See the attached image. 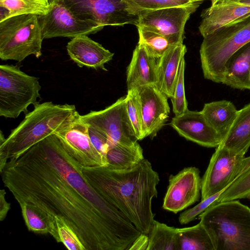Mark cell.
I'll return each instance as SVG.
<instances>
[{
    "instance_id": "cell-1",
    "label": "cell",
    "mask_w": 250,
    "mask_h": 250,
    "mask_svg": "<svg viewBox=\"0 0 250 250\" xmlns=\"http://www.w3.org/2000/svg\"><path fill=\"white\" fill-rule=\"evenodd\" d=\"M83 167L53 134L8 160L0 171L19 204L62 217L86 250H127L141 232L89 184Z\"/></svg>"
},
{
    "instance_id": "cell-2",
    "label": "cell",
    "mask_w": 250,
    "mask_h": 250,
    "mask_svg": "<svg viewBox=\"0 0 250 250\" xmlns=\"http://www.w3.org/2000/svg\"><path fill=\"white\" fill-rule=\"evenodd\" d=\"M83 173L94 189L139 231L149 234L155 221L152 201L158 196L160 178L148 160L125 170L83 167Z\"/></svg>"
},
{
    "instance_id": "cell-3",
    "label": "cell",
    "mask_w": 250,
    "mask_h": 250,
    "mask_svg": "<svg viewBox=\"0 0 250 250\" xmlns=\"http://www.w3.org/2000/svg\"><path fill=\"white\" fill-rule=\"evenodd\" d=\"M34 106L8 137L0 142V169L8 160L18 157L54 134L76 110L73 104H54L52 102L38 103Z\"/></svg>"
},
{
    "instance_id": "cell-4",
    "label": "cell",
    "mask_w": 250,
    "mask_h": 250,
    "mask_svg": "<svg viewBox=\"0 0 250 250\" xmlns=\"http://www.w3.org/2000/svg\"><path fill=\"white\" fill-rule=\"evenodd\" d=\"M198 217L215 250H250V208L239 200L214 203Z\"/></svg>"
},
{
    "instance_id": "cell-5",
    "label": "cell",
    "mask_w": 250,
    "mask_h": 250,
    "mask_svg": "<svg viewBox=\"0 0 250 250\" xmlns=\"http://www.w3.org/2000/svg\"><path fill=\"white\" fill-rule=\"evenodd\" d=\"M250 42V15L235 21L204 38L200 49L205 79L222 83L228 60Z\"/></svg>"
},
{
    "instance_id": "cell-6",
    "label": "cell",
    "mask_w": 250,
    "mask_h": 250,
    "mask_svg": "<svg viewBox=\"0 0 250 250\" xmlns=\"http://www.w3.org/2000/svg\"><path fill=\"white\" fill-rule=\"evenodd\" d=\"M39 16L23 14L0 21V58L21 62L30 55L39 58L43 40Z\"/></svg>"
},
{
    "instance_id": "cell-7",
    "label": "cell",
    "mask_w": 250,
    "mask_h": 250,
    "mask_svg": "<svg viewBox=\"0 0 250 250\" xmlns=\"http://www.w3.org/2000/svg\"><path fill=\"white\" fill-rule=\"evenodd\" d=\"M41 86L39 79L29 75L17 66L0 65V116L17 118L28 107L37 104Z\"/></svg>"
},
{
    "instance_id": "cell-8",
    "label": "cell",
    "mask_w": 250,
    "mask_h": 250,
    "mask_svg": "<svg viewBox=\"0 0 250 250\" xmlns=\"http://www.w3.org/2000/svg\"><path fill=\"white\" fill-rule=\"evenodd\" d=\"M62 4L77 18L106 25L138 23L140 12L127 0H48Z\"/></svg>"
},
{
    "instance_id": "cell-9",
    "label": "cell",
    "mask_w": 250,
    "mask_h": 250,
    "mask_svg": "<svg viewBox=\"0 0 250 250\" xmlns=\"http://www.w3.org/2000/svg\"><path fill=\"white\" fill-rule=\"evenodd\" d=\"M250 168V156L236 154L220 144L202 178L201 200L223 191Z\"/></svg>"
},
{
    "instance_id": "cell-10",
    "label": "cell",
    "mask_w": 250,
    "mask_h": 250,
    "mask_svg": "<svg viewBox=\"0 0 250 250\" xmlns=\"http://www.w3.org/2000/svg\"><path fill=\"white\" fill-rule=\"evenodd\" d=\"M88 127L76 110L54 134L66 151L83 167L106 166V160L91 142Z\"/></svg>"
},
{
    "instance_id": "cell-11",
    "label": "cell",
    "mask_w": 250,
    "mask_h": 250,
    "mask_svg": "<svg viewBox=\"0 0 250 250\" xmlns=\"http://www.w3.org/2000/svg\"><path fill=\"white\" fill-rule=\"evenodd\" d=\"M126 96L99 111H91L81 115L82 120L105 135L112 144L132 145L138 140L129 120L126 107Z\"/></svg>"
},
{
    "instance_id": "cell-12",
    "label": "cell",
    "mask_w": 250,
    "mask_h": 250,
    "mask_svg": "<svg viewBox=\"0 0 250 250\" xmlns=\"http://www.w3.org/2000/svg\"><path fill=\"white\" fill-rule=\"evenodd\" d=\"M201 3L195 2L187 6L141 11L136 26L148 27L167 37L173 44L183 43L186 23Z\"/></svg>"
},
{
    "instance_id": "cell-13",
    "label": "cell",
    "mask_w": 250,
    "mask_h": 250,
    "mask_svg": "<svg viewBox=\"0 0 250 250\" xmlns=\"http://www.w3.org/2000/svg\"><path fill=\"white\" fill-rule=\"evenodd\" d=\"M50 3L48 12L39 16L43 39L57 37L74 38L95 34L103 28L93 21L77 18L61 4Z\"/></svg>"
},
{
    "instance_id": "cell-14",
    "label": "cell",
    "mask_w": 250,
    "mask_h": 250,
    "mask_svg": "<svg viewBox=\"0 0 250 250\" xmlns=\"http://www.w3.org/2000/svg\"><path fill=\"white\" fill-rule=\"evenodd\" d=\"M202 178L196 167H185L176 175H171L164 198L163 208L175 214L199 201Z\"/></svg>"
},
{
    "instance_id": "cell-15",
    "label": "cell",
    "mask_w": 250,
    "mask_h": 250,
    "mask_svg": "<svg viewBox=\"0 0 250 250\" xmlns=\"http://www.w3.org/2000/svg\"><path fill=\"white\" fill-rule=\"evenodd\" d=\"M146 137L154 138L165 125L170 113L168 98L155 85L135 89Z\"/></svg>"
},
{
    "instance_id": "cell-16",
    "label": "cell",
    "mask_w": 250,
    "mask_h": 250,
    "mask_svg": "<svg viewBox=\"0 0 250 250\" xmlns=\"http://www.w3.org/2000/svg\"><path fill=\"white\" fill-rule=\"evenodd\" d=\"M187 140L207 147H217L222 142L219 134L206 121L201 111L188 110L175 116L170 123Z\"/></svg>"
},
{
    "instance_id": "cell-17",
    "label": "cell",
    "mask_w": 250,
    "mask_h": 250,
    "mask_svg": "<svg viewBox=\"0 0 250 250\" xmlns=\"http://www.w3.org/2000/svg\"><path fill=\"white\" fill-rule=\"evenodd\" d=\"M70 58L78 66L107 71L104 64L112 60L114 53L104 48L87 35L71 39L66 46Z\"/></svg>"
},
{
    "instance_id": "cell-18",
    "label": "cell",
    "mask_w": 250,
    "mask_h": 250,
    "mask_svg": "<svg viewBox=\"0 0 250 250\" xmlns=\"http://www.w3.org/2000/svg\"><path fill=\"white\" fill-rule=\"evenodd\" d=\"M250 15L249 4L233 2L211 5L202 11L199 30L204 38L223 26Z\"/></svg>"
},
{
    "instance_id": "cell-19",
    "label": "cell",
    "mask_w": 250,
    "mask_h": 250,
    "mask_svg": "<svg viewBox=\"0 0 250 250\" xmlns=\"http://www.w3.org/2000/svg\"><path fill=\"white\" fill-rule=\"evenodd\" d=\"M157 60L142 44L138 43L127 68V91L155 84Z\"/></svg>"
},
{
    "instance_id": "cell-20",
    "label": "cell",
    "mask_w": 250,
    "mask_h": 250,
    "mask_svg": "<svg viewBox=\"0 0 250 250\" xmlns=\"http://www.w3.org/2000/svg\"><path fill=\"white\" fill-rule=\"evenodd\" d=\"M186 52V46L183 43L174 45L157 60L155 85L168 98L172 96L181 63Z\"/></svg>"
},
{
    "instance_id": "cell-21",
    "label": "cell",
    "mask_w": 250,
    "mask_h": 250,
    "mask_svg": "<svg viewBox=\"0 0 250 250\" xmlns=\"http://www.w3.org/2000/svg\"><path fill=\"white\" fill-rule=\"evenodd\" d=\"M250 42L228 60L222 83L235 89L250 90Z\"/></svg>"
},
{
    "instance_id": "cell-22",
    "label": "cell",
    "mask_w": 250,
    "mask_h": 250,
    "mask_svg": "<svg viewBox=\"0 0 250 250\" xmlns=\"http://www.w3.org/2000/svg\"><path fill=\"white\" fill-rule=\"evenodd\" d=\"M231 152L245 155L250 147V103L238 110L230 129L221 143Z\"/></svg>"
},
{
    "instance_id": "cell-23",
    "label": "cell",
    "mask_w": 250,
    "mask_h": 250,
    "mask_svg": "<svg viewBox=\"0 0 250 250\" xmlns=\"http://www.w3.org/2000/svg\"><path fill=\"white\" fill-rule=\"evenodd\" d=\"M201 112L208 124L223 141L236 118L238 110L232 102L223 100L206 103Z\"/></svg>"
},
{
    "instance_id": "cell-24",
    "label": "cell",
    "mask_w": 250,
    "mask_h": 250,
    "mask_svg": "<svg viewBox=\"0 0 250 250\" xmlns=\"http://www.w3.org/2000/svg\"><path fill=\"white\" fill-rule=\"evenodd\" d=\"M106 167L125 170L135 167L144 159L143 150L138 141L132 145L112 144L106 153Z\"/></svg>"
},
{
    "instance_id": "cell-25",
    "label": "cell",
    "mask_w": 250,
    "mask_h": 250,
    "mask_svg": "<svg viewBox=\"0 0 250 250\" xmlns=\"http://www.w3.org/2000/svg\"><path fill=\"white\" fill-rule=\"evenodd\" d=\"M177 250H215L208 231L200 222L195 226L177 228Z\"/></svg>"
},
{
    "instance_id": "cell-26",
    "label": "cell",
    "mask_w": 250,
    "mask_h": 250,
    "mask_svg": "<svg viewBox=\"0 0 250 250\" xmlns=\"http://www.w3.org/2000/svg\"><path fill=\"white\" fill-rule=\"evenodd\" d=\"M28 230L38 234H49L57 242L59 239L55 220L35 206L22 203L19 204Z\"/></svg>"
},
{
    "instance_id": "cell-27",
    "label": "cell",
    "mask_w": 250,
    "mask_h": 250,
    "mask_svg": "<svg viewBox=\"0 0 250 250\" xmlns=\"http://www.w3.org/2000/svg\"><path fill=\"white\" fill-rule=\"evenodd\" d=\"M50 8L48 0H0V21L23 14L43 16Z\"/></svg>"
},
{
    "instance_id": "cell-28",
    "label": "cell",
    "mask_w": 250,
    "mask_h": 250,
    "mask_svg": "<svg viewBox=\"0 0 250 250\" xmlns=\"http://www.w3.org/2000/svg\"><path fill=\"white\" fill-rule=\"evenodd\" d=\"M148 236L147 250H177L176 228L155 220Z\"/></svg>"
},
{
    "instance_id": "cell-29",
    "label": "cell",
    "mask_w": 250,
    "mask_h": 250,
    "mask_svg": "<svg viewBox=\"0 0 250 250\" xmlns=\"http://www.w3.org/2000/svg\"><path fill=\"white\" fill-rule=\"evenodd\" d=\"M139 40L138 43L142 44L152 56L159 59L173 44L167 37L150 28L137 26Z\"/></svg>"
},
{
    "instance_id": "cell-30",
    "label": "cell",
    "mask_w": 250,
    "mask_h": 250,
    "mask_svg": "<svg viewBox=\"0 0 250 250\" xmlns=\"http://www.w3.org/2000/svg\"><path fill=\"white\" fill-rule=\"evenodd\" d=\"M126 107L129 120L138 141L146 137L139 101L135 89L127 91Z\"/></svg>"
},
{
    "instance_id": "cell-31",
    "label": "cell",
    "mask_w": 250,
    "mask_h": 250,
    "mask_svg": "<svg viewBox=\"0 0 250 250\" xmlns=\"http://www.w3.org/2000/svg\"><path fill=\"white\" fill-rule=\"evenodd\" d=\"M245 198H250V168L226 188L215 203Z\"/></svg>"
},
{
    "instance_id": "cell-32",
    "label": "cell",
    "mask_w": 250,
    "mask_h": 250,
    "mask_svg": "<svg viewBox=\"0 0 250 250\" xmlns=\"http://www.w3.org/2000/svg\"><path fill=\"white\" fill-rule=\"evenodd\" d=\"M59 243L70 250H86L78 235L62 217H55Z\"/></svg>"
},
{
    "instance_id": "cell-33",
    "label": "cell",
    "mask_w": 250,
    "mask_h": 250,
    "mask_svg": "<svg viewBox=\"0 0 250 250\" xmlns=\"http://www.w3.org/2000/svg\"><path fill=\"white\" fill-rule=\"evenodd\" d=\"M185 64L184 58L181 62L176 85L172 96L170 98L172 102V110L175 116L181 115L188 110L185 91Z\"/></svg>"
},
{
    "instance_id": "cell-34",
    "label": "cell",
    "mask_w": 250,
    "mask_h": 250,
    "mask_svg": "<svg viewBox=\"0 0 250 250\" xmlns=\"http://www.w3.org/2000/svg\"><path fill=\"white\" fill-rule=\"evenodd\" d=\"M140 12L142 11L156 10L163 8L183 6L195 2L189 0H127Z\"/></svg>"
},
{
    "instance_id": "cell-35",
    "label": "cell",
    "mask_w": 250,
    "mask_h": 250,
    "mask_svg": "<svg viewBox=\"0 0 250 250\" xmlns=\"http://www.w3.org/2000/svg\"><path fill=\"white\" fill-rule=\"evenodd\" d=\"M223 191L218 192L204 200L194 207L189 208L182 213L179 217V222L181 225L187 224L194 220L210 206L214 204Z\"/></svg>"
},
{
    "instance_id": "cell-36",
    "label": "cell",
    "mask_w": 250,
    "mask_h": 250,
    "mask_svg": "<svg viewBox=\"0 0 250 250\" xmlns=\"http://www.w3.org/2000/svg\"><path fill=\"white\" fill-rule=\"evenodd\" d=\"M88 133L93 145L106 161V153L112 144L105 135L91 127L89 126Z\"/></svg>"
},
{
    "instance_id": "cell-37",
    "label": "cell",
    "mask_w": 250,
    "mask_h": 250,
    "mask_svg": "<svg viewBox=\"0 0 250 250\" xmlns=\"http://www.w3.org/2000/svg\"><path fill=\"white\" fill-rule=\"evenodd\" d=\"M148 245V235L142 233L131 244L127 250H147Z\"/></svg>"
},
{
    "instance_id": "cell-38",
    "label": "cell",
    "mask_w": 250,
    "mask_h": 250,
    "mask_svg": "<svg viewBox=\"0 0 250 250\" xmlns=\"http://www.w3.org/2000/svg\"><path fill=\"white\" fill-rule=\"evenodd\" d=\"M6 192L4 189L0 191V220H4L10 208V204L5 199Z\"/></svg>"
},
{
    "instance_id": "cell-39",
    "label": "cell",
    "mask_w": 250,
    "mask_h": 250,
    "mask_svg": "<svg viewBox=\"0 0 250 250\" xmlns=\"http://www.w3.org/2000/svg\"><path fill=\"white\" fill-rule=\"evenodd\" d=\"M240 0H213L211 1V5L238 2Z\"/></svg>"
},
{
    "instance_id": "cell-40",
    "label": "cell",
    "mask_w": 250,
    "mask_h": 250,
    "mask_svg": "<svg viewBox=\"0 0 250 250\" xmlns=\"http://www.w3.org/2000/svg\"><path fill=\"white\" fill-rule=\"evenodd\" d=\"M238 2L250 5V0H241Z\"/></svg>"
},
{
    "instance_id": "cell-41",
    "label": "cell",
    "mask_w": 250,
    "mask_h": 250,
    "mask_svg": "<svg viewBox=\"0 0 250 250\" xmlns=\"http://www.w3.org/2000/svg\"><path fill=\"white\" fill-rule=\"evenodd\" d=\"M190 0L191 2H202L203 1H205V0H211L212 1L213 0Z\"/></svg>"
},
{
    "instance_id": "cell-42",
    "label": "cell",
    "mask_w": 250,
    "mask_h": 250,
    "mask_svg": "<svg viewBox=\"0 0 250 250\" xmlns=\"http://www.w3.org/2000/svg\"></svg>"
}]
</instances>
